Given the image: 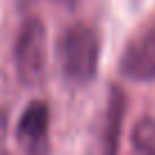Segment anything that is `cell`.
I'll use <instances>...</instances> for the list:
<instances>
[{"mask_svg":"<svg viewBox=\"0 0 155 155\" xmlns=\"http://www.w3.org/2000/svg\"><path fill=\"white\" fill-rule=\"evenodd\" d=\"M126 94L119 87L110 89L105 114V130H103V155H119V139H121L123 116H126Z\"/></svg>","mask_w":155,"mask_h":155,"instance_id":"5b68a950","label":"cell"},{"mask_svg":"<svg viewBox=\"0 0 155 155\" xmlns=\"http://www.w3.org/2000/svg\"><path fill=\"white\" fill-rule=\"evenodd\" d=\"M16 141L25 155H50V107L46 101H32L16 123Z\"/></svg>","mask_w":155,"mask_h":155,"instance_id":"3957f363","label":"cell"},{"mask_svg":"<svg viewBox=\"0 0 155 155\" xmlns=\"http://www.w3.org/2000/svg\"><path fill=\"white\" fill-rule=\"evenodd\" d=\"M14 64L25 87L41 84L48 66V34L39 16H28L21 23L14 41Z\"/></svg>","mask_w":155,"mask_h":155,"instance_id":"7a4b0ae2","label":"cell"},{"mask_svg":"<svg viewBox=\"0 0 155 155\" xmlns=\"http://www.w3.org/2000/svg\"><path fill=\"white\" fill-rule=\"evenodd\" d=\"M5 126H7V116H5V112L0 110V137H2V132H5Z\"/></svg>","mask_w":155,"mask_h":155,"instance_id":"52a82bcc","label":"cell"},{"mask_svg":"<svg viewBox=\"0 0 155 155\" xmlns=\"http://www.w3.org/2000/svg\"><path fill=\"white\" fill-rule=\"evenodd\" d=\"M0 155H9V153H7V150H0Z\"/></svg>","mask_w":155,"mask_h":155,"instance_id":"ba28073f","label":"cell"},{"mask_svg":"<svg viewBox=\"0 0 155 155\" xmlns=\"http://www.w3.org/2000/svg\"><path fill=\"white\" fill-rule=\"evenodd\" d=\"M59 68L68 84L84 87L96 78L101 57V37L87 23H73L59 39Z\"/></svg>","mask_w":155,"mask_h":155,"instance_id":"6da1fadb","label":"cell"},{"mask_svg":"<svg viewBox=\"0 0 155 155\" xmlns=\"http://www.w3.org/2000/svg\"><path fill=\"white\" fill-rule=\"evenodd\" d=\"M64 2H73V0H64Z\"/></svg>","mask_w":155,"mask_h":155,"instance_id":"9c48e42d","label":"cell"},{"mask_svg":"<svg viewBox=\"0 0 155 155\" xmlns=\"http://www.w3.org/2000/svg\"><path fill=\"white\" fill-rule=\"evenodd\" d=\"M119 71L135 82L155 80V23L141 28L126 44L119 59Z\"/></svg>","mask_w":155,"mask_h":155,"instance_id":"277c9868","label":"cell"},{"mask_svg":"<svg viewBox=\"0 0 155 155\" xmlns=\"http://www.w3.org/2000/svg\"><path fill=\"white\" fill-rule=\"evenodd\" d=\"M132 148L137 155H155V119L141 116L132 126Z\"/></svg>","mask_w":155,"mask_h":155,"instance_id":"8992f818","label":"cell"}]
</instances>
